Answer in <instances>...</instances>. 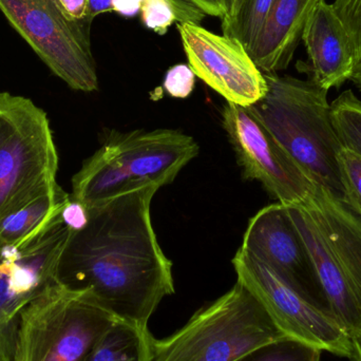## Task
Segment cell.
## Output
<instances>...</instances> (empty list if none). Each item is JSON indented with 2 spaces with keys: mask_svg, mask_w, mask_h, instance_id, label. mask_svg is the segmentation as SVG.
Listing matches in <instances>:
<instances>
[{
  "mask_svg": "<svg viewBox=\"0 0 361 361\" xmlns=\"http://www.w3.org/2000/svg\"><path fill=\"white\" fill-rule=\"evenodd\" d=\"M159 189L144 185L88 208V223L72 233L57 269L63 286L86 293L116 320L144 326L175 294L173 262L150 216Z\"/></svg>",
  "mask_w": 361,
  "mask_h": 361,
  "instance_id": "obj_1",
  "label": "cell"
},
{
  "mask_svg": "<svg viewBox=\"0 0 361 361\" xmlns=\"http://www.w3.org/2000/svg\"><path fill=\"white\" fill-rule=\"evenodd\" d=\"M267 94L250 110L314 184L343 200L339 154L329 91L313 80L264 73Z\"/></svg>",
  "mask_w": 361,
  "mask_h": 361,
  "instance_id": "obj_2",
  "label": "cell"
},
{
  "mask_svg": "<svg viewBox=\"0 0 361 361\" xmlns=\"http://www.w3.org/2000/svg\"><path fill=\"white\" fill-rule=\"evenodd\" d=\"M200 147L193 137L171 129L112 131L72 179L71 197L87 208L125 191L171 184Z\"/></svg>",
  "mask_w": 361,
  "mask_h": 361,
  "instance_id": "obj_3",
  "label": "cell"
},
{
  "mask_svg": "<svg viewBox=\"0 0 361 361\" xmlns=\"http://www.w3.org/2000/svg\"><path fill=\"white\" fill-rule=\"evenodd\" d=\"M286 337L258 297L237 280L177 332L154 339L152 361H235Z\"/></svg>",
  "mask_w": 361,
  "mask_h": 361,
  "instance_id": "obj_4",
  "label": "cell"
},
{
  "mask_svg": "<svg viewBox=\"0 0 361 361\" xmlns=\"http://www.w3.org/2000/svg\"><path fill=\"white\" fill-rule=\"evenodd\" d=\"M116 320L55 280L21 311L14 361H86Z\"/></svg>",
  "mask_w": 361,
  "mask_h": 361,
  "instance_id": "obj_5",
  "label": "cell"
},
{
  "mask_svg": "<svg viewBox=\"0 0 361 361\" xmlns=\"http://www.w3.org/2000/svg\"><path fill=\"white\" fill-rule=\"evenodd\" d=\"M59 154L46 112L0 92V221L56 186Z\"/></svg>",
  "mask_w": 361,
  "mask_h": 361,
  "instance_id": "obj_6",
  "label": "cell"
},
{
  "mask_svg": "<svg viewBox=\"0 0 361 361\" xmlns=\"http://www.w3.org/2000/svg\"><path fill=\"white\" fill-rule=\"evenodd\" d=\"M0 11L52 73L70 88L82 92L97 90L91 23L72 20L57 0H0Z\"/></svg>",
  "mask_w": 361,
  "mask_h": 361,
  "instance_id": "obj_7",
  "label": "cell"
},
{
  "mask_svg": "<svg viewBox=\"0 0 361 361\" xmlns=\"http://www.w3.org/2000/svg\"><path fill=\"white\" fill-rule=\"evenodd\" d=\"M72 233L61 212L25 241L0 250V361H14L21 311L57 280Z\"/></svg>",
  "mask_w": 361,
  "mask_h": 361,
  "instance_id": "obj_8",
  "label": "cell"
},
{
  "mask_svg": "<svg viewBox=\"0 0 361 361\" xmlns=\"http://www.w3.org/2000/svg\"><path fill=\"white\" fill-rule=\"evenodd\" d=\"M233 265L238 281L258 297L288 338L349 358L351 336L332 313L310 302L269 265L242 248L235 252Z\"/></svg>",
  "mask_w": 361,
  "mask_h": 361,
  "instance_id": "obj_9",
  "label": "cell"
},
{
  "mask_svg": "<svg viewBox=\"0 0 361 361\" xmlns=\"http://www.w3.org/2000/svg\"><path fill=\"white\" fill-rule=\"evenodd\" d=\"M223 127L235 150L243 177L260 182L284 206H301L315 184L286 154L248 107L226 103Z\"/></svg>",
  "mask_w": 361,
  "mask_h": 361,
  "instance_id": "obj_10",
  "label": "cell"
},
{
  "mask_svg": "<svg viewBox=\"0 0 361 361\" xmlns=\"http://www.w3.org/2000/svg\"><path fill=\"white\" fill-rule=\"evenodd\" d=\"M177 27L189 67L226 103L250 107L264 97V73L241 42L199 23H178Z\"/></svg>",
  "mask_w": 361,
  "mask_h": 361,
  "instance_id": "obj_11",
  "label": "cell"
},
{
  "mask_svg": "<svg viewBox=\"0 0 361 361\" xmlns=\"http://www.w3.org/2000/svg\"><path fill=\"white\" fill-rule=\"evenodd\" d=\"M240 248L269 265L310 302L333 314L311 255L283 204L265 206L250 219Z\"/></svg>",
  "mask_w": 361,
  "mask_h": 361,
  "instance_id": "obj_12",
  "label": "cell"
},
{
  "mask_svg": "<svg viewBox=\"0 0 361 361\" xmlns=\"http://www.w3.org/2000/svg\"><path fill=\"white\" fill-rule=\"evenodd\" d=\"M301 42L307 49L309 63H300L298 68L307 78L328 91L341 88L350 80L356 63L353 44L332 4L320 0L316 4Z\"/></svg>",
  "mask_w": 361,
  "mask_h": 361,
  "instance_id": "obj_13",
  "label": "cell"
},
{
  "mask_svg": "<svg viewBox=\"0 0 361 361\" xmlns=\"http://www.w3.org/2000/svg\"><path fill=\"white\" fill-rule=\"evenodd\" d=\"M305 208L339 271L361 303V216L343 200L315 184Z\"/></svg>",
  "mask_w": 361,
  "mask_h": 361,
  "instance_id": "obj_14",
  "label": "cell"
},
{
  "mask_svg": "<svg viewBox=\"0 0 361 361\" xmlns=\"http://www.w3.org/2000/svg\"><path fill=\"white\" fill-rule=\"evenodd\" d=\"M320 0H274L271 12L250 53L263 73L286 70L302 39L312 11Z\"/></svg>",
  "mask_w": 361,
  "mask_h": 361,
  "instance_id": "obj_15",
  "label": "cell"
},
{
  "mask_svg": "<svg viewBox=\"0 0 361 361\" xmlns=\"http://www.w3.org/2000/svg\"><path fill=\"white\" fill-rule=\"evenodd\" d=\"M315 265L318 278L335 317L349 334L361 331V303L339 271L309 214L301 206H286Z\"/></svg>",
  "mask_w": 361,
  "mask_h": 361,
  "instance_id": "obj_16",
  "label": "cell"
},
{
  "mask_svg": "<svg viewBox=\"0 0 361 361\" xmlns=\"http://www.w3.org/2000/svg\"><path fill=\"white\" fill-rule=\"evenodd\" d=\"M69 193L59 184L0 221V250L21 243L63 210Z\"/></svg>",
  "mask_w": 361,
  "mask_h": 361,
  "instance_id": "obj_17",
  "label": "cell"
},
{
  "mask_svg": "<svg viewBox=\"0 0 361 361\" xmlns=\"http://www.w3.org/2000/svg\"><path fill=\"white\" fill-rule=\"evenodd\" d=\"M154 343L148 326L116 320L86 361H152Z\"/></svg>",
  "mask_w": 361,
  "mask_h": 361,
  "instance_id": "obj_18",
  "label": "cell"
},
{
  "mask_svg": "<svg viewBox=\"0 0 361 361\" xmlns=\"http://www.w3.org/2000/svg\"><path fill=\"white\" fill-rule=\"evenodd\" d=\"M331 116L343 147L361 159V99L345 91L331 103Z\"/></svg>",
  "mask_w": 361,
  "mask_h": 361,
  "instance_id": "obj_19",
  "label": "cell"
},
{
  "mask_svg": "<svg viewBox=\"0 0 361 361\" xmlns=\"http://www.w3.org/2000/svg\"><path fill=\"white\" fill-rule=\"evenodd\" d=\"M273 4L274 0H245L231 20L222 23L223 35L241 42L250 54L262 31Z\"/></svg>",
  "mask_w": 361,
  "mask_h": 361,
  "instance_id": "obj_20",
  "label": "cell"
},
{
  "mask_svg": "<svg viewBox=\"0 0 361 361\" xmlns=\"http://www.w3.org/2000/svg\"><path fill=\"white\" fill-rule=\"evenodd\" d=\"M322 351L296 339L271 341L235 361H320Z\"/></svg>",
  "mask_w": 361,
  "mask_h": 361,
  "instance_id": "obj_21",
  "label": "cell"
},
{
  "mask_svg": "<svg viewBox=\"0 0 361 361\" xmlns=\"http://www.w3.org/2000/svg\"><path fill=\"white\" fill-rule=\"evenodd\" d=\"M343 201L361 216V159L350 150L343 148L339 154Z\"/></svg>",
  "mask_w": 361,
  "mask_h": 361,
  "instance_id": "obj_22",
  "label": "cell"
},
{
  "mask_svg": "<svg viewBox=\"0 0 361 361\" xmlns=\"http://www.w3.org/2000/svg\"><path fill=\"white\" fill-rule=\"evenodd\" d=\"M332 4L351 38L357 65L361 61V0H334Z\"/></svg>",
  "mask_w": 361,
  "mask_h": 361,
  "instance_id": "obj_23",
  "label": "cell"
},
{
  "mask_svg": "<svg viewBox=\"0 0 361 361\" xmlns=\"http://www.w3.org/2000/svg\"><path fill=\"white\" fill-rule=\"evenodd\" d=\"M195 75L190 67L184 63L173 66L165 75V91L175 99H186L195 88Z\"/></svg>",
  "mask_w": 361,
  "mask_h": 361,
  "instance_id": "obj_24",
  "label": "cell"
},
{
  "mask_svg": "<svg viewBox=\"0 0 361 361\" xmlns=\"http://www.w3.org/2000/svg\"><path fill=\"white\" fill-rule=\"evenodd\" d=\"M61 216L68 227L73 231H78L84 228L88 223L89 210L86 206L72 199L70 195L69 201L61 210Z\"/></svg>",
  "mask_w": 361,
  "mask_h": 361,
  "instance_id": "obj_25",
  "label": "cell"
},
{
  "mask_svg": "<svg viewBox=\"0 0 361 361\" xmlns=\"http://www.w3.org/2000/svg\"><path fill=\"white\" fill-rule=\"evenodd\" d=\"M197 6L205 15L224 18L226 15V1L225 0H187Z\"/></svg>",
  "mask_w": 361,
  "mask_h": 361,
  "instance_id": "obj_26",
  "label": "cell"
},
{
  "mask_svg": "<svg viewBox=\"0 0 361 361\" xmlns=\"http://www.w3.org/2000/svg\"><path fill=\"white\" fill-rule=\"evenodd\" d=\"M72 20H86L87 0H57Z\"/></svg>",
  "mask_w": 361,
  "mask_h": 361,
  "instance_id": "obj_27",
  "label": "cell"
},
{
  "mask_svg": "<svg viewBox=\"0 0 361 361\" xmlns=\"http://www.w3.org/2000/svg\"><path fill=\"white\" fill-rule=\"evenodd\" d=\"M145 0H112L114 11L125 17H135L141 12V6Z\"/></svg>",
  "mask_w": 361,
  "mask_h": 361,
  "instance_id": "obj_28",
  "label": "cell"
},
{
  "mask_svg": "<svg viewBox=\"0 0 361 361\" xmlns=\"http://www.w3.org/2000/svg\"><path fill=\"white\" fill-rule=\"evenodd\" d=\"M111 11H114L112 0H87L86 20L92 23L95 17Z\"/></svg>",
  "mask_w": 361,
  "mask_h": 361,
  "instance_id": "obj_29",
  "label": "cell"
},
{
  "mask_svg": "<svg viewBox=\"0 0 361 361\" xmlns=\"http://www.w3.org/2000/svg\"><path fill=\"white\" fill-rule=\"evenodd\" d=\"M351 336V353L349 360L351 361H361V331L353 333Z\"/></svg>",
  "mask_w": 361,
  "mask_h": 361,
  "instance_id": "obj_30",
  "label": "cell"
},
{
  "mask_svg": "<svg viewBox=\"0 0 361 361\" xmlns=\"http://www.w3.org/2000/svg\"><path fill=\"white\" fill-rule=\"evenodd\" d=\"M226 1V15L222 19V23L231 20L239 12L245 0H225Z\"/></svg>",
  "mask_w": 361,
  "mask_h": 361,
  "instance_id": "obj_31",
  "label": "cell"
},
{
  "mask_svg": "<svg viewBox=\"0 0 361 361\" xmlns=\"http://www.w3.org/2000/svg\"><path fill=\"white\" fill-rule=\"evenodd\" d=\"M350 80L357 87L358 90L361 91V61L354 67L353 73H352Z\"/></svg>",
  "mask_w": 361,
  "mask_h": 361,
  "instance_id": "obj_32",
  "label": "cell"
}]
</instances>
